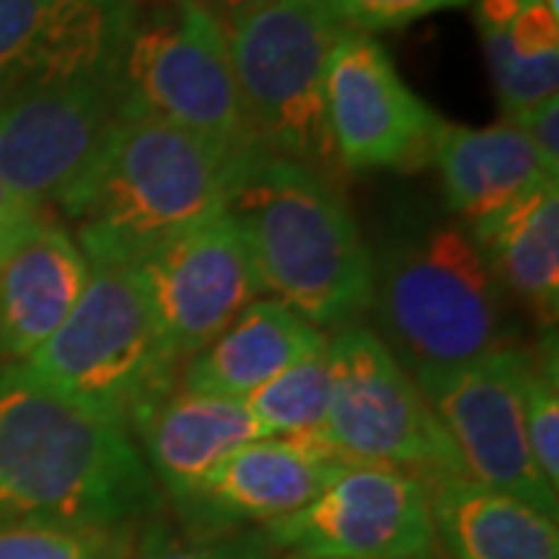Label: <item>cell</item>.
I'll return each mask as SVG.
<instances>
[{
    "label": "cell",
    "instance_id": "6",
    "mask_svg": "<svg viewBox=\"0 0 559 559\" xmlns=\"http://www.w3.org/2000/svg\"><path fill=\"white\" fill-rule=\"evenodd\" d=\"M345 25L326 0H261L227 25L242 109L259 146L340 183L326 69Z\"/></svg>",
    "mask_w": 559,
    "mask_h": 559
},
{
    "label": "cell",
    "instance_id": "19",
    "mask_svg": "<svg viewBox=\"0 0 559 559\" xmlns=\"http://www.w3.org/2000/svg\"><path fill=\"white\" fill-rule=\"evenodd\" d=\"M436 550L444 559H559L554 516L469 476L429 473Z\"/></svg>",
    "mask_w": 559,
    "mask_h": 559
},
{
    "label": "cell",
    "instance_id": "9",
    "mask_svg": "<svg viewBox=\"0 0 559 559\" xmlns=\"http://www.w3.org/2000/svg\"><path fill=\"white\" fill-rule=\"evenodd\" d=\"M525 348L507 345L454 370L414 373V382L457 448L469 479L557 520L559 495L540 479L525 432Z\"/></svg>",
    "mask_w": 559,
    "mask_h": 559
},
{
    "label": "cell",
    "instance_id": "31",
    "mask_svg": "<svg viewBox=\"0 0 559 559\" xmlns=\"http://www.w3.org/2000/svg\"><path fill=\"white\" fill-rule=\"evenodd\" d=\"M25 209H32V205H25V202H20L10 190H7V183L0 180V234L13 224V221L20 218Z\"/></svg>",
    "mask_w": 559,
    "mask_h": 559
},
{
    "label": "cell",
    "instance_id": "3",
    "mask_svg": "<svg viewBox=\"0 0 559 559\" xmlns=\"http://www.w3.org/2000/svg\"><path fill=\"white\" fill-rule=\"evenodd\" d=\"M240 165L215 143L121 103L94 168L57 215L91 264L131 267L165 240L221 215Z\"/></svg>",
    "mask_w": 559,
    "mask_h": 559
},
{
    "label": "cell",
    "instance_id": "33",
    "mask_svg": "<svg viewBox=\"0 0 559 559\" xmlns=\"http://www.w3.org/2000/svg\"><path fill=\"white\" fill-rule=\"evenodd\" d=\"M544 3H547V7H550L554 13H559V0H544Z\"/></svg>",
    "mask_w": 559,
    "mask_h": 559
},
{
    "label": "cell",
    "instance_id": "23",
    "mask_svg": "<svg viewBox=\"0 0 559 559\" xmlns=\"http://www.w3.org/2000/svg\"><path fill=\"white\" fill-rule=\"evenodd\" d=\"M138 528L0 520V559H131Z\"/></svg>",
    "mask_w": 559,
    "mask_h": 559
},
{
    "label": "cell",
    "instance_id": "16",
    "mask_svg": "<svg viewBox=\"0 0 559 559\" xmlns=\"http://www.w3.org/2000/svg\"><path fill=\"white\" fill-rule=\"evenodd\" d=\"M91 261L53 209H25L0 234V360L25 364L72 314Z\"/></svg>",
    "mask_w": 559,
    "mask_h": 559
},
{
    "label": "cell",
    "instance_id": "25",
    "mask_svg": "<svg viewBox=\"0 0 559 559\" xmlns=\"http://www.w3.org/2000/svg\"><path fill=\"white\" fill-rule=\"evenodd\" d=\"M131 559H280V554L261 528L193 532L153 516L138 528Z\"/></svg>",
    "mask_w": 559,
    "mask_h": 559
},
{
    "label": "cell",
    "instance_id": "4",
    "mask_svg": "<svg viewBox=\"0 0 559 559\" xmlns=\"http://www.w3.org/2000/svg\"><path fill=\"white\" fill-rule=\"evenodd\" d=\"M25 367L84 414L134 439L150 411L178 389L183 360L165 340L134 267L91 264L72 314Z\"/></svg>",
    "mask_w": 559,
    "mask_h": 559
},
{
    "label": "cell",
    "instance_id": "20",
    "mask_svg": "<svg viewBox=\"0 0 559 559\" xmlns=\"http://www.w3.org/2000/svg\"><path fill=\"white\" fill-rule=\"evenodd\" d=\"M432 165L439 168L448 209L466 230L495 218L544 183L559 180L544 171L532 143L507 119L488 128L441 121Z\"/></svg>",
    "mask_w": 559,
    "mask_h": 559
},
{
    "label": "cell",
    "instance_id": "22",
    "mask_svg": "<svg viewBox=\"0 0 559 559\" xmlns=\"http://www.w3.org/2000/svg\"><path fill=\"white\" fill-rule=\"evenodd\" d=\"M333 404V364L326 348L293 364L259 389L246 407L261 439H318Z\"/></svg>",
    "mask_w": 559,
    "mask_h": 559
},
{
    "label": "cell",
    "instance_id": "1",
    "mask_svg": "<svg viewBox=\"0 0 559 559\" xmlns=\"http://www.w3.org/2000/svg\"><path fill=\"white\" fill-rule=\"evenodd\" d=\"M162 503L128 432L0 360V520L140 528Z\"/></svg>",
    "mask_w": 559,
    "mask_h": 559
},
{
    "label": "cell",
    "instance_id": "29",
    "mask_svg": "<svg viewBox=\"0 0 559 559\" xmlns=\"http://www.w3.org/2000/svg\"><path fill=\"white\" fill-rule=\"evenodd\" d=\"M507 121H513L520 128L525 140L532 143L535 156L544 165V171L550 178H559V100L540 103L535 109H525L520 116H510Z\"/></svg>",
    "mask_w": 559,
    "mask_h": 559
},
{
    "label": "cell",
    "instance_id": "21",
    "mask_svg": "<svg viewBox=\"0 0 559 559\" xmlns=\"http://www.w3.org/2000/svg\"><path fill=\"white\" fill-rule=\"evenodd\" d=\"M500 289H510L544 330L559 314V180L469 230Z\"/></svg>",
    "mask_w": 559,
    "mask_h": 559
},
{
    "label": "cell",
    "instance_id": "15",
    "mask_svg": "<svg viewBox=\"0 0 559 559\" xmlns=\"http://www.w3.org/2000/svg\"><path fill=\"white\" fill-rule=\"evenodd\" d=\"M348 463L320 439H255L168 507L193 532L264 528L308 507Z\"/></svg>",
    "mask_w": 559,
    "mask_h": 559
},
{
    "label": "cell",
    "instance_id": "26",
    "mask_svg": "<svg viewBox=\"0 0 559 559\" xmlns=\"http://www.w3.org/2000/svg\"><path fill=\"white\" fill-rule=\"evenodd\" d=\"M481 47L507 119L557 97L559 57H540V60L520 57L507 44L503 32H481Z\"/></svg>",
    "mask_w": 559,
    "mask_h": 559
},
{
    "label": "cell",
    "instance_id": "18",
    "mask_svg": "<svg viewBox=\"0 0 559 559\" xmlns=\"http://www.w3.org/2000/svg\"><path fill=\"white\" fill-rule=\"evenodd\" d=\"M330 336L286 305L261 296L183 364L180 389L246 401L293 364L326 348Z\"/></svg>",
    "mask_w": 559,
    "mask_h": 559
},
{
    "label": "cell",
    "instance_id": "30",
    "mask_svg": "<svg viewBox=\"0 0 559 559\" xmlns=\"http://www.w3.org/2000/svg\"><path fill=\"white\" fill-rule=\"evenodd\" d=\"M140 3H146V0H140ZM202 7H209L221 22H224V28L230 25V22L242 16L246 10H252V7H259L261 0H200Z\"/></svg>",
    "mask_w": 559,
    "mask_h": 559
},
{
    "label": "cell",
    "instance_id": "8",
    "mask_svg": "<svg viewBox=\"0 0 559 559\" xmlns=\"http://www.w3.org/2000/svg\"><path fill=\"white\" fill-rule=\"evenodd\" d=\"M333 364V404L318 439L360 463H385L419 476H466L457 448L419 392L414 377L358 323L326 342Z\"/></svg>",
    "mask_w": 559,
    "mask_h": 559
},
{
    "label": "cell",
    "instance_id": "7",
    "mask_svg": "<svg viewBox=\"0 0 559 559\" xmlns=\"http://www.w3.org/2000/svg\"><path fill=\"white\" fill-rule=\"evenodd\" d=\"M121 47V97L140 112L246 162L264 150L249 128L224 22L200 0H146Z\"/></svg>",
    "mask_w": 559,
    "mask_h": 559
},
{
    "label": "cell",
    "instance_id": "17",
    "mask_svg": "<svg viewBox=\"0 0 559 559\" xmlns=\"http://www.w3.org/2000/svg\"><path fill=\"white\" fill-rule=\"evenodd\" d=\"M261 439L246 401L175 389L134 432L140 457L156 479L162 500L190 495L221 460Z\"/></svg>",
    "mask_w": 559,
    "mask_h": 559
},
{
    "label": "cell",
    "instance_id": "12",
    "mask_svg": "<svg viewBox=\"0 0 559 559\" xmlns=\"http://www.w3.org/2000/svg\"><path fill=\"white\" fill-rule=\"evenodd\" d=\"M326 119L342 171L432 165L441 116L401 79L373 35L345 28L326 69Z\"/></svg>",
    "mask_w": 559,
    "mask_h": 559
},
{
    "label": "cell",
    "instance_id": "10",
    "mask_svg": "<svg viewBox=\"0 0 559 559\" xmlns=\"http://www.w3.org/2000/svg\"><path fill=\"white\" fill-rule=\"evenodd\" d=\"M280 557L411 559L436 554L426 479L385 463H348L299 513L261 528Z\"/></svg>",
    "mask_w": 559,
    "mask_h": 559
},
{
    "label": "cell",
    "instance_id": "27",
    "mask_svg": "<svg viewBox=\"0 0 559 559\" xmlns=\"http://www.w3.org/2000/svg\"><path fill=\"white\" fill-rule=\"evenodd\" d=\"M326 3L333 7V13L340 16L345 28L373 35V32L404 28L423 16L454 10L469 0H326Z\"/></svg>",
    "mask_w": 559,
    "mask_h": 559
},
{
    "label": "cell",
    "instance_id": "5",
    "mask_svg": "<svg viewBox=\"0 0 559 559\" xmlns=\"http://www.w3.org/2000/svg\"><path fill=\"white\" fill-rule=\"evenodd\" d=\"M385 348L414 377L454 370L510 345L503 289L466 227H426L373 271Z\"/></svg>",
    "mask_w": 559,
    "mask_h": 559
},
{
    "label": "cell",
    "instance_id": "28",
    "mask_svg": "<svg viewBox=\"0 0 559 559\" xmlns=\"http://www.w3.org/2000/svg\"><path fill=\"white\" fill-rule=\"evenodd\" d=\"M495 32H503L507 44L520 57H559V13H554L544 0H525L513 22Z\"/></svg>",
    "mask_w": 559,
    "mask_h": 559
},
{
    "label": "cell",
    "instance_id": "14",
    "mask_svg": "<svg viewBox=\"0 0 559 559\" xmlns=\"http://www.w3.org/2000/svg\"><path fill=\"white\" fill-rule=\"evenodd\" d=\"M138 3L0 0V97L119 75Z\"/></svg>",
    "mask_w": 559,
    "mask_h": 559
},
{
    "label": "cell",
    "instance_id": "32",
    "mask_svg": "<svg viewBox=\"0 0 559 559\" xmlns=\"http://www.w3.org/2000/svg\"><path fill=\"white\" fill-rule=\"evenodd\" d=\"M280 559H314V557H280ZM411 559H444L439 554V550H436V554H426V557H411Z\"/></svg>",
    "mask_w": 559,
    "mask_h": 559
},
{
    "label": "cell",
    "instance_id": "2",
    "mask_svg": "<svg viewBox=\"0 0 559 559\" xmlns=\"http://www.w3.org/2000/svg\"><path fill=\"white\" fill-rule=\"evenodd\" d=\"M224 215L267 299L323 333L352 326L370 308L377 264L340 183L261 153L237 168Z\"/></svg>",
    "mask_w": 559,
    "mask_h": 559
},
{
    "label": "cell",
    "instance_id": "34",
    "mask_svg": "<svg viewBox=\"0 0 559 559\" xmlns=\"http://www.w3.org/2000/svg\"><path fill=\"white\" fill-rule=\"evenodd\" d=\"M131 3H140V0H131Z\"/></svg>",
    "mask_w": 559,
    "mask_h": 559
},
{
    "label": "cell",
    "instance_id": "13",
    "mask_svg": "<svg viewBox=\"0 0 559 559\" xmlns=\"http://www.w3.org/2000/svg\"><path fill=\"white\" fill-rule=\"evenodd\" d=\"M131 267L183 364L246 305L264 296L240 234L224 212L165 240Z\"/></svg>",
    "mask_w": 559,
    "mask_h": 559
},
{
    "label": "cell",
    "instance_id": "11",
    "mask_svg": "<svg viewBox=\"0 0 559 559\" xmlns=\"http://www.w3.org/2000/svg\"><path fill=\"white\" fill-rule=\"evenodd\" d=\"M119 75L0 97V180L32 209H60L121 112Z\"/></svg>",
    "mask_w": 559,
    "mask_h": 559
},
{
    "label": "cell",
    "instance_id": "24",
    "mask_svg": "<svg viewBox=\"0 0 559 559\" xmlns=\"http://www.w3.org/2000/svg\"><path fill=\"white\" fill-rule=\"evenodd\" d=\"M559 355L557 330H547V340L525 360V432L540 479L559 495Z\"/></svg>",
    "mask_w": 559,
    "mask_h": 559
}]
</instances>
